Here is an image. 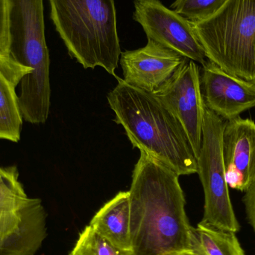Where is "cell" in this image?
Listing matches in <instances>:
<instances>
[{
	"mask_svg": "<svg viewBox=\"0 0 255 255\" xmlns=\"http://www.w3.org/2000/svg\"><path fill=\"white\" fill-rule=\"evenodd\" d=\"M89 226L118 248L132 253L129 191L119 192L106 202L96 213Z\"/></svg>",
	"mask_w": 255,
	"mask_h": 255,
	"instance_id": "cell-13",
	"label": "cell"
},
{
	"mask_svg": "<svg viewBox=\"0 0 255 255\" xmlns=\"http://www.w3.org/2000/svg\"><path fill=\"white\" fill-rule=\"evenodd\" d=\"M225 122L205 109L202 142L197 158L199 178L205 194L204 216L200 223L236 233L240 230L229 195L222 149Z\"/></svg>",
	"mask_w": 255,
	"mask_h": 255,
	"instance_id": "cell-6",
	"label": "cell"
},
{
	"mask_svg": "<svg viewBox=\"0 0 255 255\" xmlns=\"http://www.w3.org/2000/svg\"><path fill=\"white\" fill-rule=\"evenodd\" d=\"M193 23L208 61L255 82V0H228L215 14Z\"/></svg>",
	"mask_w": 255,
	"mask_h": 255,
	"instance_id": "cell-5",
	"label": "cell"
},
{
	"mask_svg": "<svg viewBox=\"0 0 255 255\" xmlns=\"http://www.w3.org/2000/svg\"><path fill=\"white\" fill-rule=\"evenodd\" d=\"M0 55L5 57V58H10L9 56L6 0H0Z\"/></svg>",
	"mask_w": 255,
	"mask_h": 255,
	"instance_id": "cell-17",
	"label": "cell"
},
{
	"mask_svg": "<svg viewBox=\"0 0 255 255\" xmlns=\"http://www.w3.org/2000/svg\"><path fill=\"white\" fill-rule=\"evenodd\" d=\"M178 255H198L196 253H193L192 251H186L184 253H181V254Z\"/></svg>",
	"mask_w": 255,
	"mask_h": 255,
	"instance_id": "cell-19",
	"label": "cell"
},
{
	"mask_svg": "<svg viewBox=\"0 0 255 255\" xmlns=\"http://www.w3.org/2000/svg\"><path fill=\"white\" fill-rule=\"evenodd\" d=\"M68 255H70V254H69Z\"/></svg>",
	"mask_w": 255,
	"mask_h": 255,
	"instance_id": "cell-20",
	"label": "cell"
},
{
	"mask_svg": "<svg viewBox=\"0 0 255 255\" xmlns=\"http://www.w3.org/2000/svg\"><path fill=\"white\" fill-rule=\"evenodd\" d=\"M190 251L198 255H245L235 233L202 223L191 227Z\"/></svg>",
	"mask_w": 255,
	"mask_h": 255,
	"instance_id": "cell-14",
	"label": "cell"
},
{
	"mask_svg": "<svg viewBox=\"0 0 255 255\" xmlns=\"http://www.w3.org/2000/svg\"><path fill=\"white\" fill-rule=\"evenodd\" d=\"M244 193L245 195L243 198V202L245 205L249 222L255 233V179Z\"/></svg>",
	"mask_w": 255,
	"mask_h": 255,
	"instance_id": "cell-18",
	"label": "cell"
},
{
	"mask_svg": "<svg viewBox=\"0 0 255 255\" xmlns=\"http://www.w3.org/2000/svg\"><path fill=\"white\" fill-rule=\"evenodd\" d=\"M6 2L9 56L31 70L20 82L18 98L22 118L29 124H44L50 109L51 88L43 0Z\"/></svg>",
	"mask_w": 255,
	"mask_h": 255,
	"instance_id": "cell-3",
	"label": "cell"
},
{
	"mask_svg": "<svg viewBox=\"0 0 255 255\" xmlns=\"http://www.w3.org/2000/svg\"><path fill=\"white\" fill-rule=\"evenodd\" d=\"M201 87L207 109L223 121L255 108V82L232 76L210 61L203 65Z\"/></svg>",
	"mask_w": 255,
	"mask_h": 255,
	"instance_id": "cell-10",
	"label": "cell"
},
{
	"mask_svg": "<svg viewBox=\"0 0 255 255\" xmlns=\"http://www.w3.org/2000/svg\"><path fill=\"white\" fill-rule=\"evenodd\" d=\"M71 255H133L118 248L88 226L79 234Z\"/></svg>",
	"mask_w": 255,
	"mask_h": 255,
	"instance_id": "cell-15",
	"label": "cell"
},
{
	"mask_svg": "<svg viewBox=\"0 0 255 255\" xmlns=\"http://www.w3.org/2000/svg\"><path fill=\"white\" fill-rule=\"evenodd\" d=\"M178 177L140 152L128 190L133 255H178L190 251L192 226Z\"/></svg>",
	"mask_w": 255,
	"mask_h": 255,
	"instance_id": "cell-1",
	"label": "cell"
},
{
	"mask_svg": "<svg viewBox=\"0 0 255 255\" xmlns=\"http://www.w3.org/2000/svg\"><path fill=\"white\" fill-rule=\"evenodd\" d=\"M187 60L178 52L148 40L144 47L123 52L120 62L126 83L154 94L172 79Z\"/></svg>",
	"mask_w": 255,
	"mask_h": 255,
	"instance_id": "cell-9",
	"label": "cell"
},
{
	"mask_svg": "<svg viewBox=\"0 0 255 255\" xmlns=\"http://www.w3.org/2000/svg\"><path fill=\"white\" fill-rule=\"evenodd\" d=\"M133 19L154 40L202 66L208 61L194 25L159 0H133Z\"/></svg>",
	"mask_w": 255,
	"mask_h": 255,
	"instance_id": "cell-7",
	"label": "cell"
},
{
	"mask_svg": "<svg viewBox=\"0 0 255 255\" xmlns=\"http://www.w3.org/2000/svg\"><path fill=\"white\" fill-rule=\"evenodd\" d=\"M31 73L10 58H0V139L17 142L20 139L23 118L16 88Z\"/></svg>",
	"mask_w": 255,
	"mask_h": 255,
	"instance_id": "cell-12",
	"label": "cell"
},
{
	"mask_svg": "<svg viewBox=\"0 0 255 255\" xmlns=\"http://www.w3.org/2000/svg\"><path fill=\"white\" fill-rule=\"evenodd\" d=\"M51 19L72 58L117 77L121 49L115 0H49Z\"/></svg>",
	"mask_w": 255,
	"mask_h": 255,
	"instance_id": "cell-4",
	"label": "cell"
},
{
	"mask_svg": "<svg viewBox=\"0 0 255 255\" xmlns=\"http://www.w3.org/2000/svg\"><path fill=\"white\" fill-rule=\"evenodd\" d=\"M228 0H176L171 8L192 22H200L218 12Z\"/></svg>",
	"mask_w": 255,
	"mask_h": 255,
	"instance_id": "cell-16",
	"label": "cell"
},
{
	"mask_svg": "<svg viewBox=\"0 0 255 255\" xmlns=\"http://www.w3.org/2000/svg\"><path fill=\"white\" fill-rule=\"evenodd\" d=\"M118 79L108 94L115 114L133 148L181 175L197 173V159L187 133L175 115L154 94Z\"/></svg>",
	"mask_w": 255,
	"mask_h": 255,
	"instance_id": "cell-2",
	"label": "cell"
},
{
	"mask_svg": "<svg viewBox=\"0 0 255 255\" xmlns=\"http://www.w3.org/2000/svg\"><path fill=\"white\" fill-rule=\"evenodd\" d=\"M153 94L171 111L182 125L197 159L202 147L206 109L197 64L187 59L172 79Z\"/></svg>",
	"mask_w": 255,
	"mask_h": 255,
	"instance_id": "cell-8",
	"label": "cell"
},
{
	"mask_svg": "<svg viewBox=\"0 0 255 255\" xmlns=\"http://www.w3.org/2000/svg\"><path fill=\"white\" fill-rule=\"evenodd\" d=\"M222 149L229 187L245 192L255 179V123L241 117L226 121Z\"/></svg>",
	"mask_w": 255,
	"mask_h": 255,
	"instance_id": "cell-11",
	"label": "cell"
}]
</instances>
